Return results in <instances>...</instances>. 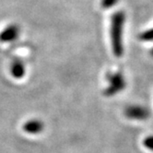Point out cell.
Returning a JSON list of instances; mask_svg holds the SVG:
<instances>
[{"instance_id": "6da1fadb", "label": "cell", "mask_w": 153, "mask_h": 153, "mask_svg": "<svg viewBox=\"0 0 153 153\" xmlns=\"http://www.w3.org/2000/svg\"><path fill=\"white\" fill-rule=\"evenodd\" d=\"M126 15L123 11H116L111 17V42L114 54L116 57H121L124 53L123 46V29Z\"/></svg>"}, {"instance_id": "7a4b0ae2", "label": "cell", "mask_w": 153, "mask_h": 153, "mask_svg": "<svg viewBox=\"0 0 153 153\" xmlns=\"http://www.w3.org/2000/svg\"><path fill=\"white\" fill-rule=\"evenodd\" d=\"M106 79L109 82L107 88L103 91V94L106 97H110L117 94L118 92L122 91L126 88V80L122 73H108Z\"/></svg>"}, {"instance_id": "3957f363", "label": "cell", "mask_w": 153, "mask_h": 153, "mask_svg": "<svg viewBox=\"0 0 153 153\" xmlns=\"http://www.w3.org/2000/svg\"><path fill=\"white\" fill-rule=\"evenodd\" d=\"M125 115L131 120L145 121V120H147L150 116V112L143 106L131 105L126 108Z\"/></svg>"}, {"instance_id": "277c9868", "label": "cell", "mask_w": 153, "mask_h": 153, "mask_svg": "<svg viewBox=\"0 0 153 153\" xmlns=\"http://www.w3.org/2000/svg\"><path fill=\"white\" fill-rule=\"evenodd\" d=\"M20 33V29L17 24H10L0 32V42H11L16 41Z\"/></svg>"}, {"instance_id": "5b68a950", "label": "cell", "mask_w": 153, "mask_h": 153, "mask_svg": "<svg viewBox=\"0 0 153 153\" xmlns=\"http://www.w3.org/2000/svg\"><path fill=\"white\" fill-rule=\"evenodd\" d=\"M45 128V125L41 121V120L33 119V120H30V121L26 122L23 125V130L28 134L31 135H36L41 133L42 131Z\"/></svg>"}, {"instance_id": "8992f818", "label": "cell", "mask_w": 153, "mask_h": 153, "mask_svg": "<svg viewBox=\"0 0 153 153\" xmlns=\"http://www.w3.org/2000/svg\"><path fill=\"white\" fill-rule=\"evenodd\" d=\"M25 65L22 61L20 60H15L12 62L10 65V73L14 76L15 79H21L25 75Z\"/></svg>"}, {"instance_id": "52a82bcc", "label": "cell", "mask_w": 153, "mask_h": 153, "mask_svg": "<svg viewBox=\"0 0 153 153\" xmlns=\"http://www.w3.org/2000/svg\"><path fill=\"white\" fill-rule=\"evenodd\" d=\"M138 39L141 41H144V42H150L153 41V29L145 30L144 32L138 36Z\"/></svg>"}, {"instance_id": "ba28073f", "label": "cell", "mask_w": 153, "mask_h": 153, "mask_svg": "<svg viewBox=\"0 0 153 153\" xmlns=\"http://www.w3.org/2000/svg\"><path fill=\"white\" fill-rule=\"evenodd\" d=\"M119 0H102L101 1V7L103 9H109L112 7L115 6L118 3Z\"/></svg>"}, {"instance_id": "9c48e42d", "label": "cell", "mask_w": 153, "mask_h": 153, "mask_svg": "<svg viewBox=\"0 0 153 153\" xmlns=\"http://www.w3.org/2000/svg\"><path fill=\"white\" fill-rule=\"evenodd\" d=\"M143 145L149 150L153 151V136L147 137L144 141H143Z\"/></svg>"}, {"instance_id": "30bf717a", "label": "cell", "mask_w": 153, "mask_h": 153, "mask_svg": "<svg viewBox=\"0 0 153 153\" xmlns=\"http://www.w3.org/2000/svg\"><path fill=\"white\" fill-rule=\"evenodd\" d=\"M150 53H151V56H153V48H152V50H151V52H150Z\"/></svg>"}]
</instances>
